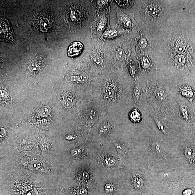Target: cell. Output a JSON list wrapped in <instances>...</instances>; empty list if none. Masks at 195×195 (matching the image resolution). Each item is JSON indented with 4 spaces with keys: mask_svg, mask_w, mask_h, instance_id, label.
Returning <instances> with one entry per match:
<instances>
[{
    "mask_svg": "<svg viewBox=\"0 0 195 195\" xmlns=\"http://www.w3.org/2000/svg\"><path fill=\"white\" fill-rule=\"evenodd\" d=\"M147 39V54L161 78L174 87L195 85V18L188 7H171Z\"/></svg>",
    "mask_w": 195,
    "mask_h": 195,
    "instance_id": "cell-1",
    "label": "cell"
},
{
    "mask_svg": "<svg viewBox=\"0 0 195 195\" xmlns=\"http://www.w3.org/2000/svg\"><path fill=\"white\" fill-rule=\"evenodd\" d=\"M133 18L146 38L163 23L169 8V1H136Z\"/></svg>",
    "mask_w": 195,
    "mask_h": 195,
    "instance_id": "cell-2",
    "label": "cell"
},
{
    "mask_svg": "<svg viewBox=\"0 0 195 195\" xmlns=\"http://www.w3.org/2000/svg\"><path fill=\"white\" fill-rule=\"evenodd\" d=\"M147 104L156 113L169 122L171 113V94L176 88L170 85L156 73L145 79Z\"/></svg>",
    "mask_w": 195,
    "mask_h": 195,
    "instance_id": "cell-3",
    "label": "cell"
},
{
    "mask_svg": "<svg viewBox=\"0 0 195 195\" xmlns=\"http://www.w3.org/2000/svg\"><path fill=\"white\" fill-rule=\"evenodd\" d=\"M1 41L13 42L15 40L14 35L12 29L8 21L1 19Z\"/></svg>",
    "mask_w": 195,
    "mask_h": 195,
    "instance_id": "cell-4",
    "label": "cell"
},
{
    "mask_svg": "<svg viewBox=\"0 0 195 195\" xmlns=\"http://www.w3.org/2000/svg\"><path fill=\"white\" fill-rule=\"evenodd\" d=\"M93 48L91 52V63L97 68H100L103 66L104 62V51H100L99 46H95Z\"/></svg>",
    "mask_w": 195,
    "mask_h": 195,
    "instance_id": "cell-5",
    "label": "cell"
},
{
    "mask_svg": "<svg viewBox=\"0 0 195 195\" xmlns=\"http://www.w3.org/2000/svg\"><path fill=\"white\" fill-rule=\"evenodd\" d=\"M118 10L119 11H117V12L119 24L125 28L131 30L133 29L134 26H136L133 24H136V22L133 21H134V19L130 18L129 16L122 12L119 9H118Z\"/></svg>",
    "mask_w": 195,
    "mask_h": 195,
    "instance_id": "cell-6",
    "label": "cell"
},
{
    "mask_svg": "<svg viewBox=\"0 0 195 195\" xmlns=\"http://www.w3.org/2000/svg\"><path fill=\"white\" fill-rule=\"evenodd\" d=\"M176 91L183 97L190 100L195 98V92L192 86L188 84H183L176 87Z\"/></svg>",
    "mask_w": 195,
    "mask_h": 195,
    "instance_id": "cell-7",
    "label": "cell"
},
{
    "mask_svg": "<svg viewBox=\"0 0 195 195\" xmlns=\"http://www.w3.org/2000/svg\"><path fill=\"white\" fill-rule=\"evenodd\" d=\"M83 48V45L80 42L72 43L68 50V56L69 57H74L79 55L82 53Z\"/></svg>",
    "mask_w": 195,
    "mask_h": 195,
    "instance_id": "cell-8",
    "label": "cell"
},
{
    "mask_svg": "<svg viewBox=\"0 0 195 195\" xmlns=\"http://www.w3.org/2000/svg\"><path fill=\"white\" fill-rule=\"evenodd\" d=\"M129 119L131 122L134 123H139L142 120V116L141 112L137 108L134 107L129 112Z\"/></svg>",
    "mask_w": 195,
    "mask_h": 195,
    "instance_id": "cell-9",
    "label": "cell"
},
{
    "mask_svg": "<svg viewBox=\"0 0 195 195\" xmlns=\"http://www.w3.org/2000/svg\"><path fill=\"white\" fill-rule=\"evenodd\" d=\"M132 184L133 186L135 189H141L144 186V180L140 175H136L133 177Z\"/></svg>",
    "mask_w": 195,
    "mask_h": 195,
    "instance_id": "cell-10",
    "label": "cell"
},
{
    "mask_svg": "<svg viewBox=\"0 0 195 195\" xmlns=\"http://www.w3.org/2000/svg\"><path fill=\"white\" fill-rule=\"evenodd\" d=\"M185 149V153L186 157L191 163H195V155L194 151L192 150V149L189 147H186Z\"/></svg>",
    "mask_w": 195,
    "mask_h": 195,
    "instance_id": "cell-11",
    "label": "cell"
},
{
    "mask_svg": "<svg viewBox=\"0 0 195 195\" xmlns=\"http://www.w3.org/2000/svg\"><path fill=\"white\" fill-rule=\"evenodd\" d=\"M118 32L115 29H108L103 34V37L106 39H113L118 36Z\"/></svg>",
    "mask_w": 195,
    "mask_h": 195,
    "instance_id": "cell-12",
    "label": "cell"
},
{
    "mask_svg": "<svg viewBox=\"0 0 195 195\" xmlns=\"http://www.w3.org/2000/svg\"><path fill=\"white\" fill-rule=\"evenodd\" d=\"M106 19L105 17L103 18H103H102L99 21L98 23H97V31L100 34L105 29V26L106 23Z\"/></svg>",
    "mask_w": 195,
    "mask_h": 195,
    "instance_id": "cell-13",
    "label": "cell"
},
{
    "mask_svg": "<svg viewBox=\"0 0 195 195\" xmlns=\"http://www.w3.org/2000/svg\"><path fill=\"white\" fill-rule=\"evenodd\" d=\"M189 8L195 18V1H189Z\"/></svg>",
    "mask_w": 195,
    "mask_h": 195,
    "instance_id": "cell-14",
    "label": "cell"
},
{
    "mask_svg": "<svg viewBox=\"0 0 195 195\" xmlns=\"http://www.w3.org/2000/svg\"><path fill=\"white\" fill-rule=\"evenodd\" d=\"M71 153L73 158H77L81 156V151L79 149H75L71 151Z\"/></svg>",
    "mask_w": 195,
    "mask_h": 195,
    "instance_id": "cell-15",
    "label": "cell"
},
{
    "mask_svg": "<svg viewBox=\"0 0 195 195\" xmlns=\"http://www.w3.org/2000/svg\"><path fill=\"white\" fill-rule=\"evenodd\" d=\"M104 189L107 193H111L113 192L114 189L113 185L109 183L105 186Z\"/></svg>",
    "mask_w": 195,
    "mask_h": 195,
    "instance_id": "cell-16",
    "label": "cell"
},
{
    "mask_svg": "<svg viewBox=\"0 0 195 195\" xmlns=\"http://www.w3.org/2000/svg\"><path fill=\"white\" fill-rule=\"evenodd\" d=\"M115 162L116 161L113 158L110 157H107L105 159L106 163L109 166H112L114 165Z\"/></svg>",
    "mask_w": 195,
    "mask_h": 195,
    "instance_id": "cell-17",
    "label": "cell"
},
{
    "mask_svg": "<svg viewBox=\"0 0 195 195\" xmlns=\"http://www.w3.org/2000/svg\"><path fill=\"white\" fill-rule=\"evenodd\" d=\"M193 190L190 189H187L182 192L183 195H192L193 193Z\"/></svg>",
    "mask_w": 195,
    "mask_h": 195,
    "instance_id": "cell-18",
    "label": "cell"
},
{
    "mask_svg": "<svg viewBox=\"0 0 195 195\" xmlns=\"http://www.w3.org/2000/svg\"><path fill=\"white\" fill-rule=\"evenodd\" d=\"M88 193L87 190L85 189H80L78 192L79 195H86Z\"/></svg>",
    "mask_w": 195,
    "mask_h": 195,
    "instance_id": "cell-19",
    "label": "cell"
},
{
    "mask_svg": "<svg viewBox=\"0 0 195 195\" xmlns=\"http://www.w3.org/2000/svg\"><path fill=\"white\" fill-rule=\"evenodd\" d=\"M88 174H86L85 172H82L81 173V174L80 175V178L82 179H83L86 178H88Z\"/></svg>",
    "mask_w": 195,
    "mask_h": 195,
    "instance_id": "cell-20",
    "label": "cell"
},
{
    "mask_svg": "<svg viewBox=\"0 0 195 195\" xmlns=\"http://www.w3.org/2000/svg\"></svg>",
    "mask_w": 195,
    "mask_h": 195,
    "instance_id": "cell-21",
    "label": "cell"
}]
</instances>
